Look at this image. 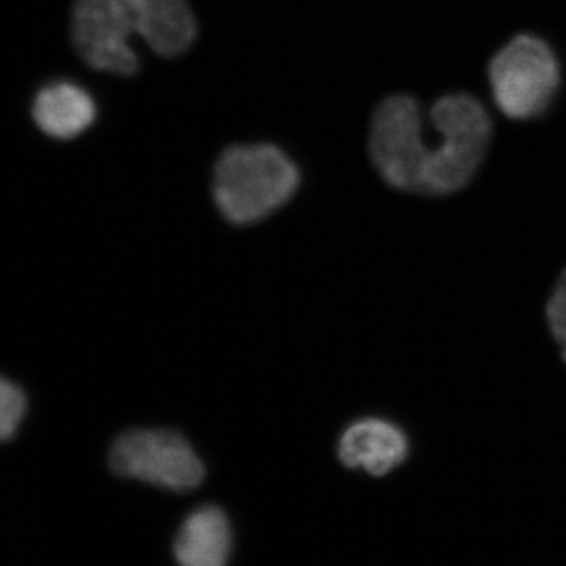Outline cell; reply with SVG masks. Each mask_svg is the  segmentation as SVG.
Wrapping results in <instances>:
<instances>
[{"instance_id": "cell-1", "label": "cell", "mask_w": 566, "mask_h": 566, "mask_svg": "<svg viewBox=\"0 0 566 566\" xmlns=\"http://www.w3.org/2000/svg\"><path fill=\"white\" fill-rule=\"evenodd\" d=\"M490 114L468 93H450L423 112L392 95L376 107L368 153L379 177L400 191L447 196L474 178L490 147Z\"/></svg>"}, {"instance_id": "cell-2", "label": "cell", "mask_w": 566, "mask_h": 566, "mask_svg": "<svg viewBox=\"0 0 566 566\" xmlns=\"http://www.w3.org/2000/svg\"><path fill=\"white\" fill-rule=\"evenodd\" d=\"M70 29L74 50L91 69L126 77L140 69L134 39L174 59L199 36L188 0H74Z\"/></svg>"}, {"instance_id": "cell-3", "label": "cell", "mask_w": 566, "mask_h": 566, "mask_svg": "<svg viewBox=\"0 0 566 566\" xmlns=\"http://www.w3.org/2000/svg\"><path fill=\"white\" fill-rule=\"evenodd\" d=\"M301 185L296 163L277 145H229L212 172V199L234 226H251L281 210Z\"/></svg>"}, {"instance_id": "cell-4", "label": "cell", "mask_w": 566, "mask_h": 566, "mask_svg": "<svg viewBox=\"0 0 566 566\" xmlns=\"http://www.w3.org/2000/svg\"><path fill=\"white\" fill-rule=\"evenodd\" d=\"M490 84L506 117L527 120L553 103L560 85V65L546 41L517 35L491 61Z\"/></svg>"}, {"instance_id": "cell-5", "label": "cell", "mask_w": 566, "mask_h": 566, "mask_svg": "<svg viewBox=\"0 0 566 566\" xmlns=\"http://www.w3.org/2000/svg\"><path fill=\"white\" fill-rule=\"evenodd\" d=\"M112 471L170 491L193 490L203 482L205 468L182 436L169 430H134L112 446Z\"/></svg>"}, {"instance_id": "cell-6", "label": "cell", "mask_w": 566, "mask_h": 566, "mask_svg": "<svg viewBox=\"0 0 566 566\" xmlns=\"http://www.w3.org/2000/svg\"><path fill=\"white\" fill-rule=\"evenodd\" d=\"M409 457V439L397 424L367 417L346 428L338 442V458L349 469H363L385 476L400 468Z\"/></svg>"}, {"instance_id": "cell-7", "label": "cell", "mask_w": 566, "mask_h": 566, "mask_svg": "<svg viewBox=\"0 0 566 566\" xmlns=\"http://www.w3.org/2000/svg\"><path fill=\"white\" fill-rule=\"evenodd\" d=\"M36 126L52 139H76L96 118L91 93L70 81H57L36 93L32 107Z\"/></svg>"}, {"instance_id": "cell-8", "label": "cell", "mask_w": 566, "mask_h": 566, "mask_svg": "<svg viewBox=\"0 0 566 566\" xmlns=\"http://www.w3.org/2000/svg\"><path fill=\"white\" fill-rule=\"evenodd\" d=\"M232 543L229 517L219 506L205 505L181 524L174 554L185 566H222L229 560Z\"/></svg>"}, {"instance_id": "cell-9", "label": "cell", "mask_w": 566, "mask_h": 566, "mask_svg": "<svg viewBox=\"0 0 566 566\" xmlns=\"http://www.w3.org/2000/svg\"><path fill=\"white\" fill-rule=\"evenodd\" d=\"M28 415V397L17 382L0 376V444L9 442L20 431Z\"/></svg>"}, {"instance_id": "cell-10", "label": "cell", "mask_w": 566, "mask_h": 566, "mask_svg": "<svg viewBox=\"0 0 566 566\" xmlns=\"http://www.w3.org/2000/svg\"><path fill=\"white\" fill-rule=\"evenodd\" d=\"M546 318L566 363V271L558 279L553 296L547 301Z\"/></svg>"}]
</instances>
